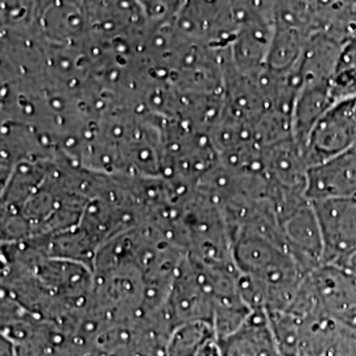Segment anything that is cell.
Segmentation results:
<instances>
[{"label": "cell", "instance_id": "1", "mask_svg": "<svg viewBox=\"0 0 356 356\" xmlns=\"http://www.w3.org/2000/svg\"><path fill=\"white\" fill-rule=\"evenodd\" d=\"M356 143L355 99L335 103L310 132L302 149L309 169L339 156Z\"/></svg>", "mask_w": 356, "mask_h": 356}, {"label": "cell", "instance_id": "2", "mask_svg": "<svg viewBox=\"0 0 356 356\" xmlns=\"http://www.w3.org/2000/svg\"><path fill=\"white\" fill-rule=\"evenodd\" d=\"M318 220L323 264H337L356 248V197L312 201Z\"/></svg>", "mask_w": 356, "mask_h": 356}, {"label": "cell", "instance_id": "3", "mask_svg": "<svg viewBox=\"0 0 356 356\" xmlns=\"http://www.w3.org/2000/svg\"><path fill=\"white\" fill-rule=\"evenodd\" d=\"M306 197L310 201L356 197V143L346 152L309 169Z\"/></svg>", "mask_w": 356, "mask_h": 356}, {"label": "cell", "instance_id": "4", "mask_svg": "<svg viewBox=\"0 0 356 356\" xmlns=\"http://www.w3.org/2000/svg\"><path fill=\"white\" fill-rule=\"evenodd\" d=\"M216 341L220 356H281L264 309H254L236 330Z\"/></svg>", "mask_w": 356, "mask_h": 356}, {"label": "cell", "instance_id": "5", "mask_svg": "<svg viewBox=\"0 0 356 356\" xmlns=\"http://www.w3.org/2000/svg\"><path fill=\"white\" fill-rule=\"evenodd\" d=\"M334 103L356 98V33L344 40L330 79Z\"/></svg>", "mask_w": 356, "mask_h": 356}, {"label": "cell", "instance_id": "6", "mask_svg": "<svg viewBox=\"0 0 356 356\" xmlns=\"http://www.w3.org/2000/svg\"><path fill=\"white\" fill-rule=\"evenodd\" d=\"M216 339V332L204 323L178 326L166 343V356H200L204 346Z\"/></svg>", "mask_w": 356, "mask_h": 356}, {"label": "cell", "instance_id": "7", "mask_svg": "<svg viewBox=\"0 0 356 356\" xmlns=\"http://www.w3.org/2000/svg\"><path fill=\"white\" fill-rule=\"evenodd\" d=\"M337 266L343 267L344 269L350 270L351 273H354L356 276V248L347 254L346 257H343L339 263H337Z\"/></svg>", "mask_w": 356, "mask_h": 356}]
</instances>
